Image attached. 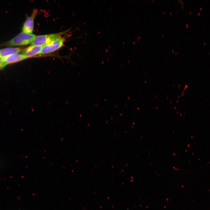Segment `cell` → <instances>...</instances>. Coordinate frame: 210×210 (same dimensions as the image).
Segmentation results:
<instances>
[{
    "label": "cell",
    "mask_w": 210,
    "mask_h": 210,
    "mask_svg": "<svg viewBox=\"0 0 210 210\" xmlns=\"http://www.w3.org/2000/svg\"><path fill=\"white\" fill-rule=\"evenodd\" d=\"M37 13V10H34L31 15L26 19L22 27L23 32L32 34L34 27V19Z\"/></svg>",
    "instance_id": "277c9868"
},
{
    "label": "cell",
    "mask_w": 210,
    "mask_h": 210,
    "mask_svg": "<svg viewBox=\"0 0 210 210\" xmlns=\"http://www.w3.org/2000/svg\"><path fill=\"white\" fill-rule=\"evenodd\" d=\"M21 48L10 47L0 49V59L9 55L19 53L23 50Z\"/></svg>",
    "instance_id": "52a82bcc"
},
{
    "label": "cell",
    "mask_w": 210,
    "mask_h": 210,
    "mask_svg": "<svg viewBox=\"0 0 210 210\" xmlns=\"http://www.w3.org/2000/svg\"><path fill=\"white\" fill-rule=\"evenodd\" d=\"M43 46L31 45L24 49L22 54L29 58L40 54Z\"/></svg>",
    "instance_id": "8992f818"
},
{
    "label": "cell",
    "mask_w": 210,
    "mask_h": 210,
    "mask_svg": "<svg viewBox=\"0 0 210 210\" xmlns=\"http://www.w3.org/2000/svg\"><path fill=\"white\" fill-rule=\"evenodd\" d=\"M28 58L22 54L19 53L11 54L2 58V61L7 65L16 63Z\"/></svg>",
    "instance_id": "5b68a950"
},
{
    "label": "cell",
    "mask_w": 210,
    "mask_h": 210,
    "mask_svg": "<svg viewBox=\"0 0 210 210\" xmlns=\"http://www.w3.org/2000/svg\"><path fill=\"white\" fill-rule=\"evenodd\" d=\"M36 35L24 32L18 34L8 42L11 46H22L32 43Z\"/></svg>",
    "instance_id": "6da1fadb"
},
{
    "label": "cell",
    "mask_w": 210,
    "mask_h": 210,
    "mask_svg": "<svg viewBox=\"0 0 210 210\" xmlns=\"http://www.w3.org/2000/svg\"><path fill=\"white\" fill-rule=\"evenodd\" d=\"M65 37L64 36L61 37L43 46L40 54L50 53L60 49L64 44Z\"/></svg>",
    "instance_id": "3957f363"
},
{
    "label": "cell",
    "mask_w": 210,
    "mask_h": 210,
    "mask_svg": "<svg viewBox=\"0 0 210 210\" xmlns=\"http://www.w3.org/2000/svg\"><path fill=\"white\" fill-rule=\"evenodd\" d=\"M3 62L2 61L1 59H0V64L3 63Z\"/></svg>",
    "instance_id": "ba28073f"
},
{
    "label": "cell",
    "mask_w": 210,
    "mask_h": 210,
    "mask_svg": "<svg viewBox=\"0 0 210 210\" xmlns=\"http://www.w3.org/2000/svg\"><path fill=\"white\" fill-rule=\"evenodd\" d=\"M68 31L69 30H68L54 34L36 35L31 45L44 46L61 37L62 35L68 32Z\"/></svg>",
    "instance_id": "7a4b0ae2"
}]
</instances>
